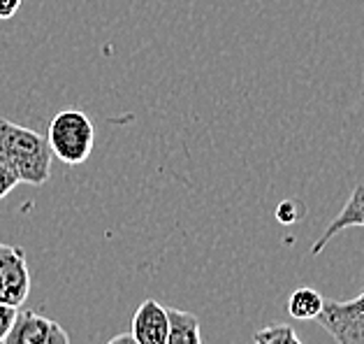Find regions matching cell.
Wrapping results in <instances>:
<instances>
[{
    "instance_id": "cell-1",
    "label": "cell",
    "mask_w": 364,
    "mask_h": 344,
    "mask_svg": "<svg viewBox=\"0 0 364 344\" xmlns=\"http://www.w3.org/2000/svg\"><path fill=\"white\" fill-rule=\"evenodd\" d=\"M353 226L364 228V184L355 187L353 196L343 205V209L327 226V231L314 242L311 254L318 256L334 235H339L343 228H353ZM316 323L325 333H330V338L336 344H364V291L358 298L350 300L325 298V307L321 316L316 319Z\"/></svg>"
},
{
    "instance_id": "cell-2",
    "label": "cell",
    "mask_w": 364,
    "mask_h": 344,
    "mask_svg": "<svg viewBox=\"0 0 364 344\" xmlns=\"http://www.w3.org/2000/svg\"><path fill=\"white\" fill-rule=\"evenodd\" d=\"M51 147L47 137L14 121L0 119V161L16 174L19 184L42 187L51 177Z\"/></svg>"
},
{
    "instance_id": "cell-3",
    "label": "cell",
    "mask_w": 364,
    "mask_h": 344,
    "mask_svg": "<svg viewBox=\"0 0 364 344\" xmlns=\"http://www.w3.org/2000/svg\"><path fill=\"white\" fill-rule=\"evenodd\" d=\"M47 142L60 163L82 165L91 158L95 145V128L88 114L79 110L58 112L49 123Z\"/></svg>"
},
{
    "instance_id": "cell-4",
    "label": "cell",
    "mask_w": 364,
    "mask_h": 344,
    "mask_svg": "<svg viewBox=\"0 0 364 344\" xmlns=\"http://www.w3.org/2000/svg\"><path fill=\"white\" fill-rule=\"evenodd\" d=\"M31 293V270L26 251L14 244L0 242V303L19 307Z\"/></svg>"
},
{
    "instance_id": "cell-5",
    "label": "cell",
    "mask_w": 364,
    "mask_h": 344,
    "mask_svg": "<svg viewBox=\"0 0 364 344\" xmlns=\"http://www.w3.org/2000/svg\"><path fill=\"white\" fill-rule=\"evenodd\" d=\"M3 344H70V335L63 325L49 316L21 310Z\"/></svg>"
},
{
    "instance_id": "cell-6",
    "label": "cell",
    "mask_w": 364,
    "mask_h": 344,
    "mask_svg": "<svg viewBox=\"0 0 364 344\" xmlns=\"http://www.w3.org/2000/svg\"><path fill=\"white\" fill-rule=\"evenodd\" d=\"M130 335L137 340V344H167V335H170L167 307L154 298H146L132 316Z\"/></svg>"
},
{
    "instance_id": "cell-7",
    "label": "cell",
    "mask_w": 364,
    "mask_h": 344,
    "mask_svg": "<svg viewBox=\"0 0 364 344\" xmlns=\"http://www.w3.org/2000/svg\"><path fill=\"white\" fill-rule=\"evenodd\" d=\"M167 316H170V335H167V344H202L200 319L193 312L167 307Z\"/></svg>"
},
{
    "instance_id": "cell-8",
    "label": "cell",
    "mask_w": 364,
    "mask_h": 344,
    "mask_svg": "<svg viewBox=\"0 0 364 344\" xmlns=\"http://www.w3.org/2000/svg\"><path fill=\"white\" fill-rule=\"evenodd\" d=\"M323 307H325V296L309 286L292 291V296L288 298V314L299 321H316L321 316Z\"/></svg>"
},
{
    "instance_id": "cell-9",
    "label": "cell",
    "mask_w": 364,
    "mask_h": 344,
    "mask_svg": "<svg viewBox=\"0 0 364 344\" xmlns=\"http://www.w3.org/2000/svg\"><path fill=\"white\" fill-rule=\"evenodd\" d=\"M255 344H301L297 330L288 323H274L253 335Z\"/></svg>"
},
{
    "instance_id": "cell-10",
    "label": "cell",
    "mask_w": 364,
    "mask_h": 344,
    "mask_svg": "<svg viewBox=\"0 0 364 344\" xmlns=\"http://www.w3.org/2000/svg\"><path fill=\"white\" fill-rule=\"evenodd\" d=\"M16 184H19V179H16V174H14L3 161H0V200L10 196V193L16 189Z\"/></svg>"
},
{
    "instance_id": "cell-11",
    "label": "cell",
    "mask_w": 364,
    "mask_h": 344,
    "mask_svg": "<svg viewBox=\"0 0 364 344\" xmlns=\"http://www.w3.org/2000/svg\"><path fill=\"white\" fill-rule=\"evenodd\" d=\"M16 314H19L16 307H10V305L0 303V344H3V340L7 338V333H10L12 323L16 319Z\"/></svg>"
},
{
    "instance_id": "cell-12",
    "label": "cell",
    "mask_w": 364,
    "mask_h": 344,
    "mask_svg": "<svg viewBox=\"0 0 364 344\" xmlns=\"http://www.w3.org/2000/svg\"><path fill=\"white\" fill-rule=\"evenodd\" d=\"M23 0H0V19H12Z\"/></svg>"
},
{
    "instance_id": "cell-13",
    "label": "cell",
    "mask_w": 364,
    "mask_h": 344,
    "mask_svg": "<svg viewBox=\"0 0 364 344\" xmlns=\"http://www.w3.org/2000/svg\"><path fill=\"white\" fill-rule=\"evenodd\" d=\"M292 205H288V202H283V205H281V209H279V219H281V221L283 224H292V221H295V214H292V209H290Z\"/></svg>"
},
{
    "instance_id": "cell-14",
    "label": "cell",
    "mask_w": 364,
    "mask_h": 344,
    "mask_svg": "<svg viewBox=\"0 0 364 344\" xmlns=\"http://www.w3.org/2000/svg\"><path fill=\"white\" fill-rule=\"evenodd\" d=\"M107 344H137V340L132 338L130 333H128V335H123V333H121V335H114V338H112Z\"/></svg>"
}]
</instances>
